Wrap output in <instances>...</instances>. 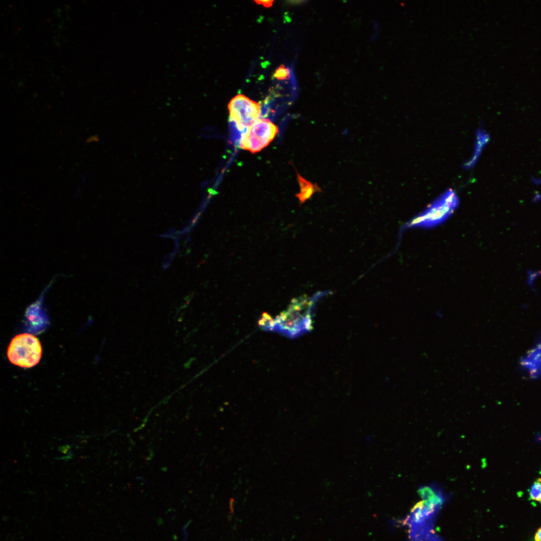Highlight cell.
I'll return each instance as SVG.
<instances>
[{
    "mask_svg": "<svg viewBox=\"0 0 541 541\" xmlns=\"http://www.w3.org/2000/svg\"><path fill=\"white\" fill-rule=\"evenodd\" d=\"M314 303L307 299L293 301L288 309L273 320L270 331L297 338L313 328Z\"/></svg>",
    "mask_w": 541,
    "mask_h": 541,
    "instance_id": "1",
    "label": "cell"
},
{
    "mask_svg": "<svg viewBox=\"0 0 541 541\" xmlns=\"http://www.w3.org/2000/svg\"><path fill=\"white\" fill-rule=\"evenodd\" d=\"M459 203L456 193L448 189L406 224V228H431L444 223L456 211Z\"/></svg>",
    "mask_w": 541,
    "mask_h": 541,
    "instance_id": "2",
    "label": "cell"
},
{
    "mask_svg": "<svg viewBox=\"0 0 541 541\" xmlns=\"http://www.w3.org/2000/svg\"><path fill=\"white\" fill-rule=\"evenodd\" d=\"M42 354L40 342L35 336L29 333L15 336L10 343L7 353L11 363L25 368H31L38 364Z\"/></svg>",
    "mask_w": 541,
    "mask_h": 541,
    "instance_id": "3",
    "label": "cell"
},
{
    "mask_svg": "<svg viewBox=\"0 0 541 541\" xmlns=\"http://www.w3.org/2000/svg\"><path fill=\"white\" fill-rule=\"evenodd\" d=\"M278 132L277 126L267 119H258L243 134L240 147L251 153L260 151L273 141Z\"/></svg>",
    "mask_w": 541,
    "mask_h": 541,
    "instance_id": "4",
    "label": "cell"
},
{
    "mask_svg": "<svg viewBox=\"0 0 541 541\" xmlns=\"http://www.w3.org/2000/svg\"><path fill=\"white\" fill-rule=\"evenodd\" d=\"M228 107L230 118L240 130L248 128L259 119V105L242 95L233 98Z\"/></svg>",
    "mask_w": 541,
    "mask_h": 541,
    "instance_id": "5",
    "label": "cell"
},
{
    "mask_svg": "<svg viewBox=\"0 0 541 541\" xmlns=\"http://www.w3.org/2000/svg\"><path fill=\"white\" fill-rule=\"evenodd\" d=\"M519 364L529 378H541V341L525 354Z\"/></svg>",
    "mask_w": 541,
    "mask_h": 541,
    "instance_id": "6",
    "label": "cell"
},
{
    "mask_svg": "<svg viewBox=\"0 0 541 541\" xmlns=\"http://www.w3.org/2000/svg\"><path fill=\"white\" fill-rule=\"evenodd\" d=\"M297 179L300 191L296 196L301 204L310 199L315 193L322 192V189L317 183H313L307 180L298 172Z\"/></svg>",
    "mask_w": 541,
    "mask_h": 541,
    "instance_id": "7",
    "label": "cell"
},
{
    "mask_svg": "<svg viewBox=\"0 0 541 541\" xmlns=\"http://www.w3.org/2000/svg\"><path fill=\"white\" fill-rule=\"evenodd\" d=\"M485 138L486 137L483 132L481 130H478L476 132L473 154L470 158L463 164L464 168L467 169H471L475 164L485 143Z\"/></svg>",
    "mask_w": 541,
    "mask_h": 541,
    "instance_id": "8",
    "label": "cell"
},
{
    "mask_svg": "<svg viewBox=\"0 0 541 541\" xmlns=\"http://www.w3.org/2000/svg\"><path fill=\"white\" fill-rule=\"evenodd\" d=\"M530 499L541 503V479L537 478L532 484L529 490Z\"/></svg>",
    "mask_w": 541,
    "mask_h": 541,
    "instance_id": "9",
    "label": "cell"
},
{
    "mask_svg": "<svg viewBox=\"0 0 541 541\" xmlns=\"http://www.w3.org/2000/svg\"><path fill=\"white\" fill-rule=\"evenodd\" d=\"M289 70L284 67L278 68L274 74V76L279 80L286 79L289 78Z\"/></svg>",
    "mask_w": 541,
    "mask_h": 541,
    "instance_id": "10",
    "label": "cell"
},
{
    "mask_svg": "<svg viewBox=\"0 0 541 541\" xmlns=\"http://www.w3.org/2000/svg\"><path fill=\"white\" fill-rule=\"evenodd\" d=\"M258 4H261L265 7H269L273 5V1H255Z\"/></svg>",
    "mask_w": 541,
    "mask_h": 541,
    "instance_id": "11",
    "label": "cell"
},
{
    "mask_svg": "<svg viewBox=\"0 0 541 541\" xmlns=\"http://www.w3.org/2000/svg\"><path fill=\"white\" fill-rule=\"evenodd\" d=\"M535 541H541V527L538 529L534 535Z\"/></svg>",
    "mask_w": 541,
    "mask_h": 541,
    "instance_id": "12",
    "label": "cell"
}]
</instances>
